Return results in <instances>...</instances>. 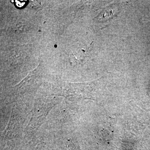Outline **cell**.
<instances>
[{"label": "cell", "instance_id": "obj_1", "mask_svg": "<svg viewBox=\"0 0 150 150\" xmlns=\"http://www.w3.org/2000/svg\"><path fill=\"white\" fill-rule=\"evenodd\" d=\"M26 1H16V5L18 7H21L24 5Z\"/></svg>", "mask_w": 150, "mask_h": 150}]
</instances>
